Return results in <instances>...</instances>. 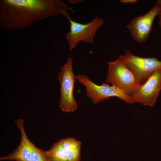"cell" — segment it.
Listing matches in <instances>:
<instances>
[{
  "mask_svg": "<svg viewBox=\"0 0 161 161\" xmlns=\"http://www.w3.org/2000/svg\"><path fill=\"white\" fill-rule=\"evenodd\" d=\"M74 10L62 0H1L0 27L22 29L47 18L63 16L68 18Z\"/></svg>",
  "mask_w": 161,
  "mask_h": 161,
  "instance_id": "6da1fadb",
  "label": "cell"
},
{
  "mask_svg": "<svg viewBox=\"0 0 161 161\" xmlns=\"http://www.w3.org/2000/svg\"><path fill=\"white\" fill-rule=\"evenodd\" d=\"M108 64L106 82L115 86L131 96L140 85L136 78L119 58L114 61L109 62Z\"/></svg>",
  "mask_w": 161,
  "mask_h": 161,
  "instance_id": "7a4b0ae2",
  "label": "cell"
},
{
  "mask_svg": "<svg viewBox=\"0 0 161 161\" xmlns=\"http://www.w3.org/2000/svg\"><path fill=\"white\" fill-rule=\"evenodd\" d=\"M76 77L79 82L86 87L87 95L94 104L113 97H117L128 103H134L130 96L114 85L110 86L103 82L101 85H98L83 75H78Z\"/></svg>",
  "mask_w": 161,
  "mask_h": 161,
  "instance_id": "3957f363",
  "label": "cell"
},
{
  "mask_svg": "<svg viewBox=\"0 0 161 161\" xmlns=\"http://www.w3.org/2000/svg\"><path fill=\"white\" fill-rule=\"evenodd\" d=\"M73 59L69 58L66 64L61 68L57 77L61 84L59 106L64 112H73L77 108L73 96V89L76 78L72 70Z\"/></svg>",
  "mask_w": 161,
  "mask_h": 161,
  "instance_id": "277c9868",
  "label": "cell"
},
{
  "mask_svg": "<svg viewBox=\"0 0 161 161\" xmlns=\"http://www.w3.org/2000/svg\"><path fill=\"white\" fill-rule=\"evenodd\" d=\"M70 22V31L66 33V39L69 43L70 51L74 49L80 42L94 43L93 39L98 29L103 24V19L97 16L87 24H82L71 20Z\"/></svg>",
  "mask_w": 161,
  "mask_h": 161,
  "instance_id": "5b68a950",
  "label": "cell"
},
{
  "mask_svg": "<svg viewBox=\"0 0 161 161\" xmlns=\"http://www.w3.org/2000/svg\"><path fill=\"white\" fill-rule=\"evenodd\" d=\"M118 58L123 61L140 84L154 72L161 69V61L155 58L139 57L134 55L128 49L123 55H120Z\"/></svg>",
  "mask_w": 161,
  "mask_h": 161,
  "instance_id": "8992f818",
  "label": "cell"
},
{
  "mask_svg": "<svg viewBox=\"0 0 161 161\" xmlns=\"http://www.w3.org/2000/svg\"><path fill=\"white\" fill-rule=\"evenodd\" d=\"M161 89V69L154 72L131 96L134 102L152 106Z\"/></svg>",
  "mask_w": 161,
  "mask_h": 161,
  "instance_id": "52a82bcc",
  "label": "cell"
},
{
  "mask_svg": "<svg viewBox=\"0 0 161 161\" xmlns=\"http://www.w3.org/2000/svg\"><path fill=\"white\" fill-rule=\"evenodd\" d=\"M159 10L155 5L143 15L133 18L127 26L131 37L137 42H145L151 30L154 18L158 15Z\"/></svg>",
  "mask_w": 161,
  "mask_h": 161,
  "instance_id": "ba28073f",
  "label": "cell"
},
{
  "mask_svg": "<svg viewBox=\"0 0 161 161\" xmlns=\"http://www.w3.org/2000/svg\"><path fill=\"white\" fill-rule=\"evenodd\" d=\"M24 123V120L21 119H18L15 122L21 132V139L19 144L9 154L1 157L0 160L31 161V141L26 134Z\"/></svg>",
  "mask_w": 161,
  "mask_h": 161,
  "instance_id": "9c48e42d",
  "label": "cell"
},
{
  "mask_svg": "<svg viewBox=\"0 0 161 161\" xmlns=\"http://www.w3.org/2000/svg\"><path fill=\"white\" fill-rule=\"evenodd\" d=\"M45 153L49 161H67L68 151L62 147L59 141Z\"/></svg>",
  "mask_w": 161,
  "mask_h": 161,
  "instance_id": "30bf717a",
  "label": "cell"
},
{
  "mask_svg": "<svg viewBox=\"0 0 161 161\" xmlns=\"http://www.w3.org/2000/svg\"><path fill=\"white\" fill-rule=\"evenodd\" d=\"M30 146L31 161H49L45 154L44 151L36 147L31 142Z\"/></svg>",
  "mask_w": 161,
  "mask_h": 161,
  "instance_id": "8fae6325",
  "label": "cell"
},
{
  "mask_svg": "<svg viewBox=\"0 0 161 161\" xmlns=\"http://www.w3.org/2000/svg\"><path fill=\"white\" fill-rule=\"evenodd\" d=\"M59 141L62 147L68 152L81 146V142L72 137L62 139Z\"/></svg>",
  "mask_w": 161,
  "mask_h": 161,
  "instance_id": "7c38bea8",
  "label": "cell"
},
{
  "mask_svg": "<svg viewBox=\"0 0 161 161\" xmlns=\"http://www.w3.org/2000/svg\"><path fill=\"white\" fill-rule=\"evenodd\" d=\"M80 147L68 152L67 161H80Z\"/></svg>",
  "mask_w": 161,
  "mask_h": 161,
  "instance_id": "4fadbf2b",
  "label": "cell"
},
{
  "mask_svg": "<svg viewBox=\"0 0 161 161\" xmlns=\"http://www.w3.org/2000/svg\"><path fill=\"white\" fill-rule=\"evenodd\" d=\"M120 1L125 3H135L137 1V0H121Z\"/></svg>",
  "mask_w": 161,
  "mask_h": 161,
  "instance_id": "5bb4252c",
  "label": "cell"
},
{
  "mask_svg": "<svg viewBox=\"0 0 161 161\" xmlns=\"http://www.w3.org/2000/svg\"><path fill=\"white\" fill-rule=\"evenodd\" d=\"M156 5L158 8L159 11H161V0H158L156 1Z\"/></svg>",
  "mask_w": 161,
  "mask_h": 161,
  "instance_id": "9a60e30c",
  "label": "cell"
},
{
  "mask_svg": "<svg viewBox=\"0 0 161 161\" xmlns=\"http://www.w3.org/2000/svg\"><path fill=\"white\" fill-rule=\"evenodd\" d=\"M82 1L81 0H70L69 1V2L72 4L79 3Z\"/></svg>",
  "mask_w": 161,
  "mask_h": 161,
  "instance_id": "2e32d148",
  "label": "cell"
},
{
  "mask_svg": "<svg viewBox=\"0 0 161 161\" xmlns=\"http://www.w3.org/2000/svg\"><path fill=\"white\" fill-rule=\"evenodd\" d=\"M159 18L158 20V23L160 27L161 28V11H159Z\"/></svg>",
  "mask_w": 161,
  "mask_h": 161,
  "instance_id": "e0dca14e",
  "label": "cell"
}]
</instances>
